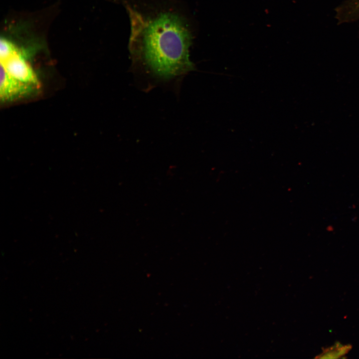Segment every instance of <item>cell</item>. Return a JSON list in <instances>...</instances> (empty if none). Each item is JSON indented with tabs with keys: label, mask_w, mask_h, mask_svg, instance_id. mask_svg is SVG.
Listing matches in <instances>:
<instances>
[{
	"label": "cell",
	"mask_w": 359,
	"mask_h": 359,
	"mask_svg": "<svg viewBox=\"0 0 359 359\" xmlns=\"http://www.w3.org/2000/svg\"><path fill=\"white\" fill-rule=\"evenodd\" d=\"M130 19L132 61L155 77L170 80L194 70L187 16L171 0H122Z\"/></svg>",
	"instance_id": "cell-1"
},
{
	"label": "cell",
	"mask_w": 359,
	"mask_h": 359,
	"mask_svg": "<svg viewBox=\"0 0 359 359\" xmlns=\"http://www.w3.org/2000/svg\"><path fill=\"white\" fill-rule=\"evenodd\" d=\"M0 66L13 78L39 87V82L34 71L15 46L6 58L0 59Z\"/></svg>",
	"instance_id": "cell-2"
},
{
	"label": "cell",
	"mask_w": 359,
	"mask_h": 359,
	"mask_svg": "<svg viewBox=\"0 0 359 359\" xmlns=\"http://www.w3.org/2000/svg\"><path fill=\"white\" fill-rule=\"evenodd\" d=\"M38 87L22 82L8 74L0 66V97L3 102L10 101L30 96Z\"/></svg>",
	"instance_id": "cell-3"
},
{
	"label": "cell",
	"mask_w": 359,
	"mask_h": 359,
	"mask_svg": "<svg viewBox=\"0 0 359 359\" xmlns=\"http://www.w3.org/2000/svg\"><path fill=\"white\" fill-rule=\"evenodd\" d=\"M350 345H343L337 343L333 346L324 350L316 358L319 359H337L346 355L351 349Z\"/></svg>",
	"instance_id": "cell-4"
}]
</instances>
